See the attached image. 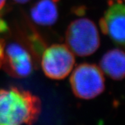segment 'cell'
Masks as SVG:
<instances>
[{"instance_id": "cell-1", "label": "cell", "mask_w": 125, "mask_h": 125, "mask_svg": "<svg viewBox=\"0 0 125 125\" xmlns=\"http://www.w3.org/2000/svg\"><path fill=\"white\" fill-rule=\"evenodd\" d=\"M41 102L30 91L10 87L0 89V125H32L41 113Z\"/></svg>"}, {"instance_id": "cell-2", "label": "cell", "mask_w": 125, "mask_h": 125, "mask_svg": "<svg viewBox=\"0 0 125 125\" xmlns=\"http://www.w3.org/2000/svg\"><path fill=\"white\" fill-rule=\"evenodd\" d=\"M66 43L73 54L79 56H88L98 49L100 45L99 31L96 25L89 19L79 18L67 27Z\"/></svg>"}, {"instance_id": "cell-3", "label": "cell", "mask_w": 125, "mask_h": 125, "mask_svg": "<svg viewBox=\"0 0 125 125\" xmlns=\"http://www.w3.org/2000/svg\"><path fill=\"white\" fill-rule=\"evenodd\" d=\"M70 82L74 95L82 99H91L104 90L105 81L102 70L90 63L79 65L72 73Z\"/></svg>"}, {"instance_id": "cell-4", "label": "cell", "mask_w": 125, "mask_h": 125, "mask_svg": "<svg viewBox=\"0 0 125 125\" xmlns=\"http://www.w3.org/2000/svg\"><path fill=\"white\" fill-rule=\"evenodd\" d=\"M74 63V54L67 45L61 44H54L45 49L41 58L44 74L55 80L63 79L68 76Z\"/></svg>"}, {"instance_id": "cell-5", "label": "cell", "mask_w": 125, "mask_h": 125, "mask_svg": "<svg viewBox=\"0 0 125 125\" xmlns=\"http://www.w3.org/2000/svg\"><path fill=\"white\" fill-rule=\"evenodd\" d=\"M99 24L104 34L117 44L125 46V5L120 0L112 2Z\"/></svg>"}, {"instance_id": "cell-6", "label": "cell", "mask_w": 125, "mask_h": 125, "mask_svg": "<svg viewBox=\"0 0 125 125\" xmlns=\"http://www.w3.org/2000/svg\"><path fill=\"white\" fill-rule=\"evenodd\" d=\"M4 65L10 75L16 78H25L33 71V62L27 49L18 43H10L4 49Z\"/></svg>"}, {"instance_id": "cell-7", "label": "cell", "mask_w": 125, "mask_h": 125, "mask_svg": "<svg viewBox=\"0 0 125 125\" xmlns=\"http://www.w3.org/2000/svg\"><path fill=\"white\" fill-rule=\"evenodd\" d=\"M101 70L109 77L121 80L125 77V52L119 49L109 50L100 61Z\"/></svg>"}, {"instance_id": "cell-8", "label": "cell", "mask_w": 125, "mask_h": 125, "mask_svg": "<svg viewBox=\"0 0 125 125\" xmlns=\"http://www.w3.org/2000/svg\"><path fill=\"white\" fill-rule=\"evenodd\" d=\"M31 19L41 26H51L57 21L58 10L56 0H39L31 9Z\"/></svg>"}, {"instance_id": "cell-9", "label": "cell", "mask_w": 125, "mask_h": 125, "mask_svg": "<svg viewBox=\"0 0 125 125\" xmlns=\"http://www.w3.org/2000/svg\"><path fill=\"white\" fill-rule=\"evenodd\" d=\"M4 58V47L3 42L0 40V67H2Z\"/></svg>"}, {"instance_id": "cell-10", "label": "cell", "mask_w": 125, "mask_h": 125, "mask_svg": "<svg viewBox=\"0 0 125 125\" xmlns=\"http://www.w3.org/2000/svg\"><path fill=\"white\" fill-rule=\"evenodd\" d=\"M8 29L7 24L4 20L2 18L0 17V34L1 33H4Z\"/></svg>"}, {"instance_id": "cell-11", "label": "cell", "mask_w": 125, "mask_h": 125, "mask_svg": "<svg viewBox=\"0 0 125 125\" xmlns=\"http://www.w3.org/2000/svg\"><path fill=\"white\" fill-rule=\"evenodd\" d=\"M6 2V0H0V10H2L4 7Z\"/></svg>"}, {"instance_id": "cell-12", "label": "cell", "mask_w": 125, "mask_h": 125, "mask_svg": "<svg viewBox=\"0 0 125 125\" xmlns=\"http://www.w3.org/2000/svg\"><path fill=\"white\" fill-rule=\"evenodd\" d=\"M15 2H18L19 4H25L28 1H29L30 0H14Z\"/></svg>"}, {"instance_id": "cell-13", "label": "cell", "mask_w": 125, "mask_h": 125, "mask_svg": "<svg viewBox=\"0 0 125 125\" xmlns=\"http://www.w3.org/2000/svg\"></svg>"}]
</instances>
